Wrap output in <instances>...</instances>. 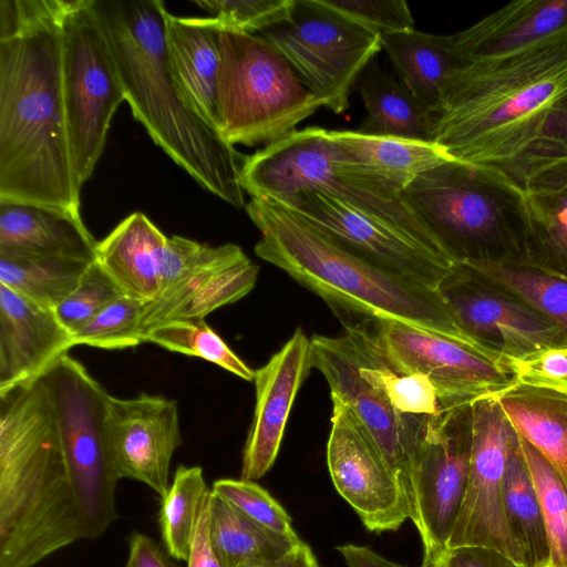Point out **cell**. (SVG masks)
<instances>
[{"label": "cell", "mask_w": 567, "mask_h": 567, "mask_svg": "<svg viewBox=\"0 0 567 567\" xmlns=\"http://www.w3.org/2000/svg\"><path fill=\"white\" fill-rule=\"evenodd\" d=\"M431 141L519 198L567 184V41L458 62Z\"/></svg>", "instance_id": "6da1fadb"}, {"label": "cell", "mask_w": 567, "mask_h": 567, "mask_svg": "<svg viewBox=\"0 0 567 567\" xmlns=\"http://www.w3.org/2000/svg\"><path fill=\"white\" fill-rule=\"evenodd\" d=\"M62 0H0V203L78 219L62 83Z\"/></svg>", "instance_id": "7a4b0ae2"}, {"label": "cell", "mask_w": 567, "mask_h": 567, "mask_svg": "<svg viewBox=\"0 0 567 567\" xmlns=\"http://www.w3.org/2000/svg\"><path fill=\"white\" fill-rule=\"evenodd\" d=\"M116 518L71 464L42 378L0 396V567H34Z\"/></svg>", "instance_id": "3957f363"}, {"label": "cell", "mask_w": 567, "mask_h": 567, "mask_svg": "<svg viewBox=\"0 0 567 567\" xmlns=\"http://www.w3.org/2000/svg\"><path fill=\"white\" fill-rule=\"evenodd\" d=\"M133 116L197 184L227 204L246 206V156L204 122L181 94L167 63L165 3L92 0Z\"/></svg>", "instance_id": "277c9868"}, {"label": "cell", "mask_w": 567, "mask_h": 567, "mask_svg": "<svg viewBox=\"0 0 567 567\" xmlns=\"http://www.w3.org/2000/svg\"><path fill=\"white\" fill-rule=\"evenodd\" d=\"M245 208L260 234L255 254L320 296L337 316L392 319L476 339L456 323L437 291L369 261L279 202L250 197Z\"/></svg>", "instance_id": "5b68a950"}, {"label": "cell", "mask_w": 567, "mask_h": 567, "mask_svg": "<svg viewBox=\"0 0 567 567\" xmlns=\"http://www.w3.org/2000/svg\"><path fill=\"white\" fill-rule=\"evenodd\" d=\"M240 184L250 197L285 199L317 190L401 230L455 265L436 237L405 203L402 193L357 173L339 156L329 130L310 126L246 156Z\"/></svg>", "instance_id": "8992f818"}, {"label": "cell", "mask_w": 567, "mask_h": 567, "mask_svg": "<svg viewBox=\"0 0 567 567\" xmlns=\"http://www.w3.org/2000/svg\"><path fill=\"white\" fill-rule=\"evenodd\" d=\"M402 196L456 265L482 257L524 256L520 198L464 165L449 162L429 169Z\"/></svg>", "instance_id": "52a82bcc"}, {"label": "cell", "mask_w": 567, "mask_h": 567, "mask_svg": "<svg viewBox=\"0 0 567 567\" xmlns=\"http://www.w3.org/2000/svg\"><path fill=\"white\" fill-rule=\"evenodd\" d=\"M218 47L220 135L230 145H269L323 107L259 34L218 28Z\"/></svg>", "instance_id": "ba28073f"}, {"label": "cell", "mask_w": 567, "mask_h": 567, "mask_svg": "<svg viewBox=\"0 0 567 567\" xmlns=\"http://www.w3.org/2000/svg\"><path fill=\"white\" fill-rule=\"evenodd\" d=\"M61 34L68 128L83 185L103 153L111 120L125 95L92 0H62Z\"/></svg>", "instance_id": "9c48e42d"}, {"label": "cell", "mask_w": 567, "mask_h": 567, "mask_svg": "<svg viewBox=\"0 0 567 567\" xmlns=\"http://www.w3.org/2000/svg\"><path fill=\"white\" fill-rule=\"evenodd\" d=\"M258 34L285 58L323 107L336 114L349 107L359 75L382 48L381 34L321 0H296L287 21Z\"/></svg>", "instance_id": "30bf717a"}, {"label": "cell", "mask_w": 567, "mask_h": 567, "mask_svg": "<svg viewBox=\"0 0 567 567\" xmlns=\"http://www.w3.org/2000/svg\"><path fill=\"white\" fill-rule=\"evenodd\" d=\"M372 320L391 361L404 372L426 377L443 408L497 398L515 384L509 358L483 341L452 337L392 319Z\"/></svg>", "instance_id": "8fae6325"}, {"label": "cell", "mask_w": 567, "mask_h": 567, "mask_svg": "<svg viewBox=\"0 0 567 567\" xmlns=\"http://www.w3.org/2000/svg\"><path fill=\"white\" fill-rule=\"evenodd\" d=\"M471 405L444 408L429 419L410 476L411 520L423 545L421 567L446 551L470 473Z\"/></svg>", "instance_id": "7c38bea8"}, {"label": "cell", "mask_w": 567, "mask_h": 567, "mask_svg": "<svg viewBox=\"0 0 567 567\" xmlns=\"http://www.w3.org/2000/svg\"><path fill=\"white\" fill-rule=\"evenodd\" d=\"M470 409V473L446 549L492 548L526 567L523 550L509 530L504 508V475L508 452L517 433L497 398L480 399Z\"/></svg>", "instance_id": "4fadbf2b"}, {"label": "cell", "mask_w": 567, "mask_h": 567, "mask_svg": "<svg viewBox=\"0 0 567 567\" xmlns=\"http://www.w3.org/2000/svg\"><path fill=\"white\" fill-rule=\"evenodd\" d=\"M310 342L312 368L326 378L331 401L347 405L354 413L402 485L411 505V468L430 417L400 413L381 391L367 382L343 336L313 334Z\"/></svg>", "instance_id": "5bb4252c"}, {"label": "cell", "mask_w": 567, "mask_h": 567, "mask_svg": "<svg viewBox=\"0 0 567 567\" xmlns=\"http://www.w3.org/2000/svg\"><path fill=\"white\" fill-rule=\"evenodd\" d=\"M327 464L336 489L368 530H396L411 519L402 485L354 413L338 401H332Z\"/></svg>", "instance_id": "9a60e30c"}, {"label": "cell", "mask_w": 567, "mask_h": 567, "mask_svg": "<svg viewBox=\"0 0 567 567\" xmlns=\"http://www.w3.org/2000/svg\"><path fill=\"white\" fill-rule=\"evenodd\" d=\"M275 200L353 252L420 287L437 291L444 277L456 266L435 256L393 226L327 194L305 190Z\"/></svg>", "instance_id": "2e32d148"}, {"label": "cell", "mask_w": 567, "mask_h": 567, "mask_svg": "<svg viewBox=\"0 0 567 567\" xmlns=\"http://www.w3.org/2000/svg\"><path fill=\"white\" fill-rule=\"evenodd\" d=\"M437 292L465 332L508 358L567 343L563 331L547 318L517 298L492 291L460 265L444 277Z\"/></svg>", "instance_id": "e0dca14e"}, {"label": "cell", "mask_w": 567, "mask_h": 567, "mask_svg": "<svg viewBox=\"0 0 567 567\" xmlns=\"http://www.w3.org/2000/svg\"><path fill=\"white\" fill-rule=\"evenodd\" d=\"M105 432L118 478L144 483L164 498L171 462L182 444L177 402L146 393L128 399L110 394Z\"/></svg>", "instance_id": "ac0fdd59"}, {"label": "cell", "mask_w": 567, "mask_h": 567, "mask_svg": "<svg viewBox=\"0 0 567 567\" xmlns=\"http://www.w3.org/2000/svg\"><path fill=\"white\" fill-rule=\"evenodd\" d=\"M312 368L311 342L298 328L255 371L256 404L243 451L240 478H261L274 465L297 393Z\"/></svg>", "instance_id": "d6986e66"}, {"label": "cell", "mask_w": 567, "mask_h": 567, "mask_svg": "<svg viewBox=\"0 0 567 567\" xmlns=\"http://www.w3.org/2000/svg\"><path fill=\"white\" fill-rule=\"evenodd\" d=\"M74 346L54 309L0 284V396L39 379Z\"/></svg>", "instance_id": "ffe728a7"}, {"label": "cell", "mask_w": 567, "mask_h": 567, "mask_svg": "<svg viewBox=\"0 0 567 567\" xmlns=\"http://www.w3.org/2000/svg\"><path fill=\"white\" fill-rule=\"evenodd\" d=\"M458 62L493 61L567 41V0H518L450 34Z\"/></svg>", "instance_id": "44dd1931"}, {"label": "cell", "mask_w": 567, "mask_h": 567, "mask_svg": "<svg viewBox=\"0 0 567 567\" xmlns=\"http://www.w3.org/2000/svg\"><path fill=\"white\" fill-rule=\"evenodd\" d=\"M166 56L187 104L220 134L218 27L213 17H182L164 9ZM221 136V135H220Z\"/></svg>", "instance_id": "7402d4cb"}, {"label": "cell", "mask_w": 567, "mask_h": 567, "mask_svg": "<svg viewBox=\"0 0 567 567\" xmlns=\"http://www.w3.org/2000/svg\"><path fill=\"white\" fill-rule=\"evenodd\" d=\"M167 236L141 212L123 219L95 246V261L124 296L143 302L161 293V260Z\"/></svg>", "instance_id": "603a6c76"}, {"label": "cell", "mask_w": 567, "mask_h": 567, "mask_svg": "<svg viewBox=\"0 0 567 567\" xmlns=\"http://www.w3.org/2000/svg\"><path fill=\"white\" fill-rule=\"evenodd\" d=\"M329 134L346 165L400 193L422 173L454 162L430 141L348 130H329Z\"/></svg>", "instance_id": "cb8c5ba5"}, {"label": "cell", "mask_w": 567, "mask_h": 567, "mask_svg": "<svg viewBox=\"0 0 567 567\" xmlns=\"http://www.w3.org/2000/svg\"><path fill=\"white\" fill-rule=\"evenodd\" d=\"M343 337L363 379L381 391L402 414L415 417L437 415L444 408L432 382L420 373L398 368L385 353L372 318L339 316Z\"/></svg>", "instance_id": "d4e9b609"}, {"label": "cell", "mask_w": 567, "mask_h": 567, "mask_svg": "<svg viewBox=\"0 0 567 567\" xmlns=\"http://www.w3.org/2000/svg\"><path fill=\"white\" fill-rule=\"evenodd\" d=\"M83 219L31 204L0 203V249L95 260Z\"/></svg>", "instance_id": "484cf974"}, {"label": "cell", "mask_w": 567, "mask_h": 567, "mask_svg": "<svg viewBox=\"0 0 567 567\" xmlns=\"http://www.w3.org/2000/svg\"><path fill=\"white\" fill-rule=\"evenodd\" d=\"M457 265L547 318L567 340V275L525 256L482 257Z\"/></svg>", "instance_id": "4316f807"}, {"label": "cell", "mask_w": 567, "mask_h": 567, "mask_svg": "<svg viewBox=\"0 0 567 567\" xmlns=\"http://www.w3.org/2000/svg\"><path fill=\"white\" fill-rule=\"evenodd\" d=\"M398 80L433 114L458 64L449 35L414 29L381 35Z\"/></svg>", "instance_id": "83f0119b"}, {"label": "cell", "mask_w": 567, "mask_h": 567, "mask_svg": "<svg viewBox=\"0 0 567 567\" xmlns=\"http://www.w3.org/2000/svg\"><path fill=\"white\" fill-rule=\"evenodd\" d=\"M354 89L367 111L358 132L432 142L433 112L398 79L383 71L375 59L363 69Z\"/></svg>", "instance_id": "f1b7e54d"}, {"label": "cell", "mask_w": 567, "mask_h": 567, "mask_svg": "<svg viewBox=\"0 0 567 567\" xmlns=\"http://www.w3.org/2000/svg\"><path fill=\"white\" fill-rule=\"evenodd\" d=\"M497 400L516 433L534 446L567 484V396L513 385Z\"/></svg>", "instance_id": "f546056e"}, {"label": "cell", "mask_w": 567, "mask_h": 567, "mask_svg": "<svg viewBox=\"0 0 567 567\" xmlns=\"http://www.w3.org/2000/svg\"><path fill=\"white\" fill-rule=\"evenodd\" d=\"M210 539L221 567H269L301 540L259 526L213 492Z\"/></svg>", "instance_id": "4dcf8cb0"}, {"label": "cell", "mask_w": 567, "mask_h": 567, "mask_svg": "<svg viewBox=\"0 0 567 567\" xmlns=\"http://www.w3.org/2000/svg\"><path fill=\"white\" fill-rule=\"evenodd\" d=\"M93 261L0 249V284L55 309L76 288Z\"/></svg>", "instance_id": "1f68e13d"}, {"label": "cell", "mask_w": 567, "mask_h": 567, "mask_svg": "<svg viewBox=\"0 0 567 567\" xmlns=\"http://www.w3.org/2000/svg\"><path fill=\"white\" fill-rule=\"evenodd\" d=\"M504 508L509 530L523 550L526 567L550 566V551L540 505L518 434L507 456Z\"/></svg>", "instance_id": "d6a6232c"}, {"label": "cell", "mask_w": 567, "mask_h": 567, "mask_svg": "<svg viewBox=\"0 0 567 567\" xmlns=\"http://www.w3.org/2000/svg\"><path fill=\"white\" fill-rule=\"evenodd\" d=\"M525 223L524 256L567 275V184L520 197Z\"/></svg>", "instance_id": "836d02e7"}, {"label": "cell", "mask_w": 567, "mask_h": 567, "mask_svg": "<svg viewBox=\"0 0 567 567\" xmlns=\"http://www.w3.org/2000/svg\"><path fill=\"white\" fill-rule=\"evenodd\" d=\"M209 492L200 466L176 468L159 512L162 538L171 557L187 561L199 512Z\"/></svg>", "instance_id": "e575fe53"}, {"label": "cell", "mask_w": 567, "mask_h": 567, "mask_svg": "<svg viewBox=\"0 0 567 567\" xmlns=\"http://www.w3.org/2000/svg\"><path fill=\"white\" fill-rule=\"evenodd\" d=\"M144 342L200 358L245 381L251 382L255 379V371L227 346L205 319H173L156 323L145 331Z\"/></svg>", "instance_id": "d590c367"}, {"label": "cell", "mask_w": 567, "mask_h": 567, "mask_svg": "<svg viewBox=\"0 0 567 567\" xmlns=\"http://www.w3.org/2000/svg\"><path fill=\"white\" fill-rule=\"evenodd\" d=\"M518 439L540 505L550 565L567 567V484L534 446Z\"/></svg>", "instance_id": "8d00e7d4"}, {"label": "cell", "mask_w": 567, "mask_h": 567, "mask_svg": "<svg viewBox=\"0 0 567 567\" xmlns=\"http://www.w3.org/2000/svg\"><path fill=\"white\" fill-rule=\"evenodd\" d=\"M144 303L122 296L73 333L74 344L123 350L144 342L141 324Z\"/></svg>", "instance_id": "74e56055"}, {"label": "cell", "mask_w": 567, "mask_h": 567, "mask_svg": "<svg viewBox=\"0 0 567 567\" xmlns=\"http://www.w3.org/2000/svg\"><path fill=\"white\" fill-rule=\"evenodd\" d=\"M221 30L258 34L287 21L296 0H195Z\"/></svg>", "instance_id": "f35d334b"}, {"label": "cell", "mask_w": 567, "mask_h": 567, "mask_svg": "<svg viewBox=\"0 0 567 567\" xmlns=\"http://www.w3.org/2000/svg\"><path fill=\"white\" fill-rule=\"evenodd\" d=\"M212 492L259 526L295 540L300 539L288 513L254 481L220 478L214 482Z\"/></svg>", "instance_id": "ab89813d"}, {"label": "cell", "mask_w": 567, "mask_h": 567, "mask_svg": "<svg viewBox=\"0 0 567 567\" xmlns=\"http://www.w3.org/2000/svg\"><path fill=\"white\" fill-rule=\"evenodd\" d=\"M258 272L259 266L250 259L221 270L166 320L205 319L216 309L236 302L249 293L256 285Z\"/></svg>", "instance_id": "60d3db41"}, {"label": "cell", "mask_w": 567, "mask_h": 567, "mask_svg": "<svg viewBox=\"0 0 567 567\" xmlns=\"http://www.w3.org/2000/svg\"><path fill=\"white\" fill-rule=\"evenodd\" d=\"M122 296L121 289L94 260L76 288L54 310L61 323L73 334Z\"/></svg>", "instance_id": "b9f144b4"}, {"label": "cell", "mask_w": 567, "mask_h": 567, "mask_svg": "<svg viewBox=\"0 0 567 567\" xmlns=\"http://www.w3.org/2000/svg\"><path fill=\"white\" fill-rule=\"evenodd\" d=\"M321 2L381 35L414 29L412 13L403 0H321Z\"/></svg>", "instance_id": "7bdbcfd3"}, {"label": "cell", "mask_w": 567, "mask_h": 567, "mask_svg": "<svg viewBox=\"0 0 567 567\" xmlns=\"http://www.w3.org/2000/svg\"><path fill=\"white\" fill-rule=\"evenodd\" d=\"M515 384L567 396V343L509 358Z\"/></svg>", "instance_id": "ee69618b"}, {"label": "cell", "mask_w": 567, "mask_h": 567, "mask_svg": "<svg viewBox=\"0 0 567 567\" xmlns=\"http://www.w3.org/2000/svg\"><path fill=\"white\" fill-rule=\"evenodd\" d=\"M436 565L440 567H525L505 554L486 547L446 549Z\"/></svg>", "instance_id": "f6af8a7d"}, {"label": "cell", "mask_w": 567, "mask_h": 567, "mask_svg": "<svg viewBox=\"0 0 567 567\" xmlns=\"http://www.w3.org/2000/svg\"><path fill=\"white\" fill-rule=\"evenodd\" d=\"M210 493L203 502L190 544L187 567H221L210 539Z\"/></svg>", "instance_id": "bcb514c9"}, {"label": "cell", "mask_w": 567, "mask_h": 567, "mask_svg": "<svg viewBox=\"0 0 567 567\" xmlns=\"http://www.w3.org/2000/svg\"><path fill=\"white\" fill-rule=\"evenodd\" d=\"M125 567H174L166 553L151 537L132 533Z\"/></svg>", "instance_id": "7dc6e473"}, {"label": "cell", "mask_w": 567, "mask_h": 567, "mask_svg": "<svg viewBox=\"0 0 567 567\" xmlns=\"http://www.w3.org/2000/svg\"><path fill=\"white\" fill-rule=\"evenodd\" d=\"M348 567H408L393 563L370 547L346 544L337 547Z\"/></svg>", "instance_id": "c3c4849f"}, {"label": "cell", "mask_w": 567, "mask_h": 567, "mask_svg": "<svg viewBox=\"0 0 567 567\" xmlns=\"http://www.w3.org/2000/svg\"><path fill=\"white\" fill-rule=\"evenodd\" d=\"M269 567H321L311 548L302 540L296 544L284 557Z\"/></svg>", "instance_id": "681fc988"}, {"label": "cell", "mask_w": 567, "mask_h": 567, "mask_svg": "<svg viewBox=\"0 0 567 567\" xmlns=\"http://www.w3.org/2000/svg\"><path fill=\"white\" fill-rule=\"evenodd\" d=\"M435 567H440V565H435Z\"/></svg>", "instance_id": "f907efd6"}, {"label": "cell", "mask_w": 567, "mask_h": 567, "mask_svg": "<svg viewBox=\"0 0 567 567\" xmlns=\"http://www.w3.org/2000/svg\"><path fill=\"white\" fill-rule=\"evenodd\" d=\"M548 567H554V566H551V565H550V566H548Z\"/></svg>", "instance_id": "816d5d0a"}]
</instances>
